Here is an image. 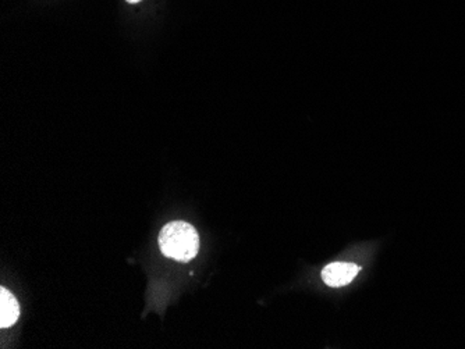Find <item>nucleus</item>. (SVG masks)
I'll return each mask as SVG.
<instances>
[{
    "label": "nucleus",
    "instance_id": "f03ea898",
    "mask_svg": "<svg viewBox=\"0 0 465 349\" xmlns=\"http://www.w3.org/2000/svg\"><path fill=\"white\" fill-rule=\"evenodd\" d=\"M360 267L353 263H332L322 271L323 281L330 287H343L350 284L358 274Z\"/></svg>",
    "mask_w": 465,
    "mask_h": 349
},
{
    "label": "nucleus",
    "instance_id": "f257e3e1",
    "mask_svg": "<svg viewBox=\"0 0 465 349\" xmlns=\"http://www.w3.org/2000/svg\"><path fill=\"white\" fill-rule=\"evenodd\" d=\"M159 248L166 257L187 263L192 260L199 249L196 230L185 221L166 224L159 232Z\"/></svg>",
    "mask_w": 465,
    "mask_h": 349
},
{
    "label": "nucleus",
    "instance_id": "7ed1b4c3",
    "mask_svg": "<svg viewBox=\"0 0 465 349\" xmlns=\"http://www.w3.org/2000/svg\"><path fill=\"white\" fill-rule=\"evenodd\" d=\"M20 317L17 299L6 288L0 289V327H12Z\"/></svg>",
    "mask_w": 465,
    "mask_h": 349
},
{
    "label": "nucleus",
    "instance_id": "20e7f679",
    "mask_svg": "<svg viewBox=\"0 0 465 349\" xmlns=\"http://www.w3.org/2000/svg\"><path fill=\"white\" fill-rule=\"evenodd\" d=\"M126 2H128V3H138V2H141V0H126Z\"/></svg>",
    "mask_w": 465,
    "mask_h": 349
}]
</instances>
